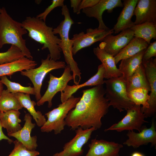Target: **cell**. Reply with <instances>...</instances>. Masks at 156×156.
<instances>
[{"label": "cell", "mask_w": 156, "mask_h": 156, "mask_svg": "<svg viewBox=\"0 0 156 156\" xmlns=\"http://www.w3.org/2000/svg\"><path fill=\"white\" fill-rule=\"evenodd\" d=\"M82 95L75 107L68 114L66 125L75 130L79 127L86 129L93 127L96 130L102 125L101 119L109 107L105 98L103 85L82 91Z\"/></svg>", "instance_id": "cell-1"}, {"label": "cell", "mask_w": 156, "mask_h": 156, "mask_svg": "<svg viewBox=\"0 0 156 156\" xmlns=\"http://www.w3.org/2000/svg\"><path fill=\"white\" fill-rule=\"evenodd\" d=\"M22 23L28 32L29 36L42 45V50L48 49L51 59L56 61L60 59L62 50L59 45L61 40L55 35L53 27L36 17H27Z\"/></svg>", "instance_id": "cell-2"}, {"label": "cell", "mask_w": 156, "mask_h": 156, "mask_svg": "<svg viewBox=\"0 0 156 156\" xmlns=\"http://www.w3.org/2000/svg\"><path fill=\"white\" fill-rule=\"evenodd\" d=\"M27 33L22 23L14 20L2 7L0 11V49L10 44L19 48L24 55L31 60L33 57L23 36Z\"/></svg>", "instance_id": "cell-3"}, {"label": "cell", "mask_w": 156, "mask_h": 156, "mask_svg": "<svg viewBox=\"0 0 156 156\" xmlns=\"http://www.w3.org/2000/svg\"><path fill=\"white\" fill-rule=\"evenodd\" d=\"M61 10L64 19L56 28L53 29V32L55 34H58L60 36L61 42L59 46L63 52L65 62L73 73L74 83L75 85H78L81 79V73L77 63L73 58V42L69 36L70 28L74 22L70 16L66 5H64Z\"/></svg>", "instance_id": "cell-4"}, {"label": "cell", "mask_w": 156, "mask_h": 156, "mask_svg": "<svg viewBox=\"0 0 156 156\" xmlns=\"http://www.w3.org/2000/svg\"><path fill=\"white\" fill-rule=\"evenodd\" d=\"M104 83L105 84V97L109 101V106L121 112L134 105L127 96L125 81L122 76L104 80Z\"/></svg>", "instance_id": "cell-5"}, {"label": "cell", "mask_w": 156, "mask_h": 156, "mask_svg": "<svg viewBox=\"0 0 156 156\" xmlns=\"http://www.w3.org/2000/svg\"><path fill=\"white\" fill-rule=\"evenodd\" d=\"M80 99L72 95L57 107L45 114L47 120L41 127V131L48 133L53 130L55 134L61 133L66 125L65 119L68 114L75 107Z\"/></svg>", "instance_id": "cell-6"}, {"label": "cell", "mask_w": 156, "mask_h": 156, "mask_svg": "<svg viewBox=\"0 0 156 156\" xmlns=\"http://www.w3.org/2000/svg\"><path fill=\"white\" fill-rule=\"evenodd\" d=\"M40 66L34 68L21 72V74L28 78L31 81L34 88L35 98L38 101L41 98V90L43 81L47 74L52 70L64 68V62L55 61L51 59L49 54L46 58L42 59Z\"/></svg>", "instance_id": "cell-7"}, {"label": "cell", "mask_w": 156, "mask_h": 156, "mask_svg": "<svg viewBox=\"0 0 156 156\" xmlns=\"http://www.w3.org/2000/svg\"><path fill=\"white\" fill-rule=\"evenodd\" d=\"M141 107L140 105L134 104L126 110V114L121 120L105 129V131L116 130L121 132L124 130H136L140 132L142 124L145 122H148L144 120L146 117L141 112Z\"/></svg>", "instance_id": "cell-8"}, {"label": "cell", "mask_w": 156, "mask_h": 156, "mask_svg": "<svg viewBox=\"0 0 156 156\" xmlns=\"http://www.w3.org/2000/svg\"><path fill=\"white\" fill-rule=\"evenodd\" d=\"M70 66L67 65L64 68V71L61 77H58L50 73L49 80L47 88L41 99L36 102L38 106L48 102V107L51 108L52 105V100L55 94L59 92H62L68 85V83L73 80Z\"/></svg>", "instance_id": "cell-9"}, {"label": "cell", "mask_w": 156, "mask_h": 156, "mask_svg": "<svg viewBox=\"0 0 156 156\" xmlns=\"http://www.w3.org/2000/svg\"><path fill=\"white\" fill-rule=\"evenodd\" d=\"M114 32L113 29L105 30L89 28L86 29L85 33L82 31L74 34L71 39L73 42V55L82 49L90 46L97 42H102L107 36Z\"/></svg>", "instance_id": "cell-10"}, {"label": "cell", "mask_w": 156, "mask_h": 156, "mask_svg": "<svg viewBox=\"0 0 156 156\" xmlns=\"http://www.w3.org/2000/svg\"><path fill=\"white\" fill-rule=\"evenodd\" d=\"M96 129L94 127L84 129L81 127L75 130L76 135L69 142L65 143L61 151L53 156H80L83 153V146L91 138L92 132Z\"/></svg>", "instance_id": "cell-11"}, {"label": "cell", "mask_w": 156, "mask_h": 156, "mask_svg": "<svg viewBox=\"0 0 156 156\" xmlns=\"http://www.w3.org/2000/svg\"><path fill=\"white\" fill-rule=\"evenodd\" d=\"M134 37L133 31L128 29L116 36L111 34L107 36L99 44V47L114 57Z\"/></svg>", "instance_id": "cell-12"}, {"label": "cell", "mask_w": 156, "mask_h": 156, "mask_svg": "<svg viewBox=\"0 0 156 156\" xmlns=\"http://www.w3.org/2000/svg\"><path fill=\"white\" fill-rule=\"evenodd\" d=\"M145 74L150 87L149 99L148 101V108L142 112L146 118L152 117L156 112V58H151L142 62Z\"/></svg>", "instance_id": "cell-13"}, {"label": "cell", "mask_w": 156, "mask_h": 156, "mask_svg": "<svg viewBox=\"0 0 156 156\" xmlns=\"http://www.w3.org/2000/svg\"><path fill=\"white\" fill-rule=\"evenodd\" d=\"M128 137L123 143L128 146L137 148L143 145H147L151 143L152 146L156 145V131L154 120H152L151 126L147 128L146 126H142L141 131L138 133L133 131H129L127 134Z\"/></svg>", "instance_id": "cell-14"}, {"label": "cell", "mask_w": 156, "mask_h": 156, "mask_svg": "<svg viewBox=\"0 0 156 156\" xmlns=\"http://www.w3.org/2000/svg\"><path fill=\"white\" fill-rule=\"evenodd\" d=\"M123 7L121 0H100L99 2L92 7L83 9L82 12L89 17H94L98 21L99 29L105 30L110 29L104 23L102 18L103 12L107 10L112 13L113 9L117 7Z\"/></svg>", "instance_id": "cell-15"}, {"label": "cell", "mask_w": 156, "mask_h": 156, "mask_svg": "<svg viewBox=\"0 0 156 156\" xmlns=\"http://www.w3.org/2000/svg\"><path fill=\"white\" fill-rule=\"evenodd\" d=\"M25 122L21 129L17 132L8 133L10 137L15 138L30 151H36L38 145L36 136H31V133L36 124L32 122V117L29 113H26L24 117Z\"/></svg>", "instance_id": "cell-16"}, {"label": "cell", "mask_w": 156, "mask_h": 156, "mask_svg": "<svg viewBox=\"0 0 156 156\" xmlns=\"http://www.w3.org/2000/svg\"><path fill=\"white\" fill-rule=\"evenodd\" d=\"M85 156H119L122 145L114 142L94 139L91 140Z\"/></svg>", "instance_id": "cell-17"}, {"label": "cell", "mask_w": 156, "mask_h": 156, "mask_svg": "<svg viewBox=\"0 0 156 156\" xmlns=\"http://www.w3.org/2000/svg\"><path fill=\"white\" fill-rule=\"evenodd\" d=\"M133 15L136 17L134 25L146 22L156 24V0H138Z\"/></svg>", "instance_id": "cell-18"}, {"label": "cell", "mask_w": 156, "mask_h": 156, "mask_svg": "<svg viewBox=\"0 0 156 156\" xmlns=\"http://www.w3.org/2000/svg\"><path fill=\"white\" fill-rule=\"evenodd\" d=\"M105 69L102 64L99 66L96 74L84 83L78 85H67L61 92L60 99L62 103L66 101L73 94L80 88L87 86H96L104 84Z\"/></svg>", "instance_id": "cell-19"}, {"label": "cell", "mask_w": 156, "mask_h": 156, "mask_svg": "<svg viewBox=\"0 0 156 156\" xmlns=\"http://www.w3.org/2000/svg\"><path fill=\"white\" fill-rule=\"evenodd\" d=\"M123 8L118 18L117 22L113 29L115 34L118 33L129 29L134 25L131 20L138 0H124Z\"/></svg>", "instance_id": "cell-20"}, {"label": "cell", "mask_w": 156, "mask_h": 156, "mask_svg": "<svg viewBox=\"0 0 156 156\" xmlns=\"http://www.w3.org/2000/svg\"><path fill=\"white\" fill-rule=\"evenodd\" d=\"M93 52L104 67L105 70V78L108 79L122 76V73L116 66L114 57L99 47L94 48Z\"/></svg>", "instance_id": "cell-21"}, {"label": "cell", "mask_w": 156, "mask_h": 156, "mask_svg": "<svg viewBox=\"0 0 156 156\" xmlns=\"http://www.w3.org/2000/svg\"><path fill=\"white\" fill-rule=\"evenodd\" d=\"M36 62L25 56L15 61L0 65V77L10 76L18 71L34 68Z\"/></svg>", "instance_id": "cell-22"}, {"label": "cell", "mask_w": 156, "mask_h": 156, "mask_svg": "<svg viewBox=\"0 0 156 156\" xmlns=\"http://www.w3.org/2000/svg\"><path fill=\"white\" fill-rule=\"evenodd\" d=\"M148 45L147 42L143 39L134 37L114 57L116 64L121 60L133 56L146 49Z\"/></svg>", "instance_id": "cell-23"}, {"label": "cell", "mask_w": 156, "mask_h": 156, "mask_svg": "<svg viewBox=\"0 0 156 156\" xmlns=\"http://www.w3.org/2000/svg\"><path fill=\"white\" fill-rule=\"evenodd\" d=\"M146 50L121 60L118 69L122 73V77L125 81H127L141 64L142 57Z\"/></svg>", "instance_id": "cell-24"}, {"label": "cell", "mask_w": 156, "mask_h": 156, "mask_svg": "<svg viewBox=\"0 0 156 156\" xmlns=\"http://www.w3.org/2000/svg\"><path fill=\"white\" fill-rule=\"evenodd\" d=\"M15 94L22 106L27 110L33 117L37 125L39 127L42 126L45 123L46 119L40 111H36L34 107L36 103L31 100L30 94L20 92Z\"/></svg>", "instance_id": "cell-25"}, {"label": "cell", "mask_w": 156, "mask_h": 156, "mask_svg": "<svg viewBox=\"0 0 156 156\" xmlns=\"http://www.w3.org/2000/svg\"><path fill=\"white\" fill-rule=\"evenodd\" d=\"M21 114L18 110H11L0 113V121L3 127L6 129L8 133H14L20 130L22 127L19 118Z\"/></svg>", "instance_id": "cell-26"}, {"label": "cell", "mask_w": 156, "mask_h": 156, "mask_svg": "<svg viewBox=\"0 0 156 156\" xmlns=\"http://www.w3.org/2000/svg\"><path fill=\"white\" fill-rule=\"evenodd\" d=\"M125 83L127 93L139 88H145L150 91V85L142 64L128 80L125 81Z\"/></svg>", "instance_id": "cell-27"}, {"label": "cell", "mask_w": 156, "mask_h": 156, "mask_svg": "<svg viewBox=\"0 0 156 156\" xmlns=\"http://www.w3.org/2000/svg\"><path fill=\"white\" fill-rule=\"evenodd\" d=\"M134 33V37L142 38L149 44L151 40L156 39V24L146 22L139 25H134L130 28Z\"/></svg>", "instance_id": "cell-28"}, {"label": "cell", "mask_w": 156, "mask_h": 156, "mask_svg": "<svg viewBox=\"0 0 156 156\" xmlns=\"http://www.w3.org/2000/svg\"><path fill=\"white\" fill-rule=\"evenodd\" d=\"M15 94L4 90L0 95V111L5 112L11 110H19L22 109Z\"/></svg>", "instance_id": "cell-29"}, {"label": "cell", "mask_w": 156, "mask_h": 156, "mask_svg": "<svg viewBox=\"0 0 156 156\" xmlns=\"http://www.w3.org/2000/svg\"><path fill=\"white\" fill-rule=\"evenodd\" d=\"M149 91L145 88H139L127 92V96L130 101L136 105H141V112L148 109V101L149 99Z\"/></svg>", "instance_id": "cell-30"}, {"label": "cell", "mask_w": 156, "mask_h": 156, "mask_svg": "<svg viewBox=\"0 0 156 156\" xmlns=\"http://www.w3.org/2000/svg\"><path fill=\"white\" fill-rule=\"evenodd\" d=\"M0 77L1 81L7 87V90L10 92L15 94L20 92L35 95V90L34 87H31L30 86L27 87L22 86L19 83L10 81L6 76Z\"/></svg>", "instance_id": "cell-31"}, {"label": "cell", "mask_w": 156, "mask_h": 156, "mask_svg": "<svg viewBox=\"0 0 156 156\" xmlns=\"http://www.w3.org/2000/svg\"><path fill=\"white\" fill-rule=\"evenodd\" d=\"M24 56L19 48L11 45L6 51L0 53V65L15 61Z\"/></svg>", "instance_id": "cell-32"}, {"label": "cell", "mask_w": 156, "mask_h": 156, "mask_svg": "<svg viewBox=\"0 0 156 156\" xmlns=\"http://www.w3.org/2000/svg\"><path fill=\"white\" fill-rule=\"evenodd\" d=\"M14 144L13 149L8 156H37L39 152L29 150L23 144L17 140L13 141Z\"/></svg>", "instance_id": "cell-33"}, {"label": "cell", "mask_w": 156, "mask_h": 156, "mask_svg": "<svg viewBox=\"0 0 156 156\" xmlns=\"http://www.w3.org/2000/svg\"><path fill=\"white\" fill-rule=\"evenodd\" d=\"M64 0H53L51 4L42 13L37 15L36 17L45 22L47 16L54 9L58 7H62L64 5Z\"/></svg>", "instance_id": "cell-34"}, {"label": "cell", "mask_w": 156, "mask_h": 156, "mask_svg": "<svg viewBox=\"0 0 156 156\" xmlns=\"http://www.w3.org/2000/svg\"><path fill=\"white\" fill-rule=\"evenodd\" d=\"M149 44L144 54L142 62H147L152 57H156V41Z\"/></svg>", "instance_id": "cell-35"}, {"label": "cell", "mask_w": 156, "mask_h": 156, "mask_svg": "<svg viewBox=\"0 0 156 156\" xmlns=\"http://www.w3.org/2000/svg\"><path fill=\"white\" fill-rule=\"evenodd\" d=\"M100 0H81L79 6L77 14L80 13V11L83 9L93 7L97 4Z\"/></svg>", "instance_id": "cell-36"}, {"label": "cell", "mask_w": 156, "mask_h": 156, "mask_svg": "<svg viewBox=\"0 0 156 156\" xmlns=\"http://www.w3.org/2000/svg\"><path fill=\"white\" fill-rule=\"evenodd\" d=\"M71 7L73 8L74 13H77L81 0H70Z\"/></svg>", "instance_id": "cell-37"}, {"label": "cell", "mask_w": 156, "mask_h": 156, "mask_svg": "<svg viewBox=\"0 0 156 156\" xmlns=\"http://www.w3.org/2000/svg\"><path fill=\"white\" fill-rule=\"evenodd\" d=\"M2 127L0 121V141L3 139L5 140H7L9 144H11L13 141L5 135L2 131Z\"/></svg>", "instance_id": "cell-38"}, {"label": "cell", "mask_w": 156, "mask_h": 156, "mask_svg": "<svg viewBox=\"0 0 156 156\" xmlns=\"http://www.w3.org/2000/svg\"><path fill=\"white\" fill-rule=\"evenodd\" d=\"M131 156H145V155L139 152H135L133 153Z\"/></svg>", "instance_id": "cell-39"}, {"label": "cell", "mask_w": 156, "mask_h": 156, "mask_svg": "<svg viewBox=\"0 0 156 156\" xmlns=\"http://www.w3.org/2000/svg\"><path fill=\"white\" fill-rule=\"evenodd\" d=\"M3 90V84L0 80V95Z\"/></svg>", "instance_id": "cell-40"}, {"label": "cell", "mask_w": 156, "mask_h": 156, "mask_svg": "<svg viewBox=\"0 0 156 156\" xmlns=\"http://www.w3.org/2000/svg\"><path fill=\"white\" fill-rule=\"evenodd\" d=\"M1 8H0V10H1Z\"/></svg>", "instance_id": "cell-41"}, {"label": "cell", "mask_w": 156, "mask_h": 156, "mask_svg": "<svg viewBox=\"0 0 156 156\" xmlns=\"http://www.w3.org/2000/svg\"><path fill=\"white\" fill-rule=\"evenodd\" d=\"M1 111H0V113H1Z\"/></svg>", "instance_id": "cell-42"}]
</instances>
